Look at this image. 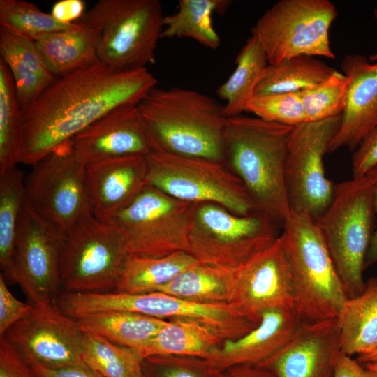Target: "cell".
Segmentation results:
<instances>
[{"instance_id": "cell-1", "label": "cell", "mask_w": 377, "mask_h": 377, "mask_svg": "<svg viewBox=\"0 0 377 377\" xmlns=\"http://www.w3.org/2000/svg\"><path fill=\"white\" fill-rule=\"evenodd\" d=\"M157 83L147 68L115 72L100 62L58 78L22 112L18 164L31 166L110 111L138 105Z\"/></svg>"}, {"instance_id": "cell-2", "label": "cell", "mask_w": 377, "mask_h": 377, "mask_svg": "<svg viewBox=\"0 0 377 377\" xmlns=\"http://www.w3.org/2000/svg\"><path fill=\"white\" fill-rule=\"evenodd\" d=\"M293 127L243 114L227 117L224 124L225 163L258 212L282 227L290 212L284 168Z\"/></svg>"}, {"instance_id": "cell-3", "label": "cell", "mask_w": 377, "mask_h": 377, "mask_svg": "<svg viewBox=\"0 0 377 377\" xmlns=\"http://www.w3.org/2000/svg\"><path fill=\"white\" fill-rule=\"evenodd\" d=\"M138 107L153 149L225 162L226 117L216 99L191 89L155 87Z\"/></svg>"}, {"instance_id": "cell-4", "label": "cell", "mask_w": 377, "mask_h": 377, "mask_svg": "<svg viewBox=\"0 0 377 377\" xmlns=\"http://www.w3.org/2000/svg\"><path fill=\"white\" fill-rule=\"evenodd\" d=\"M163 18L158 0H99L76 22L91 34L100 63L127 72L156 63Z\"/></svg>"}, {"instance_id": "cell-5", "label": "cell", "mask_w": 377, "mask_h": 377, "mask_svg": "<svg viewBox=\"0 0 377 377\" xmlns=\"http://www.w3.org/2000/svg\"><path fill=\"white\" fill-rule=\"evenodd\" d=\"M281 233L302 323L337 318L348 299L315 219L290 212Z\"/></svg>"}, {"instance_id": "cell-6", "label": "cell", "mask_w": 377, "mask_h": 377, "mask_svg": "<svg viewBox=\"0 0 377 377\" xmlns=\"http://www.w3.org/2000/svg\"><path fill=\"white\" fill-rule=\"evenodd\" d=\"M375 214L367 173L335 184L330 205L316 219L348 298L366 287L363 272Z\"/></svg>"}, {"instance_id": "cell-7", "label": "cell", "mask_w": 377, "mask_h": 377, "mask_svg": "<svg viewBox=\"0 0 377 377\" xmlns=\"http://www.w3.org/2000/svg\"><path fill=\"white\" fill-rule=\"evenodd\" d=\"M147 183L176 199L212 202L240 216L258 212L239 177L225 162L185 156L159 149L145 156Z\"/></svg>"}, {"instance_id": "cell-8", "label": "cell", "mask_w": 377, "mask_h": 377, "mask_svg": "<svg viewBox=\"0 0 377 377\" xmlns=\"http://www.w3.org/2000/svg\"><path fill=\"white\" fill-rule=\"evenodd\" d=\"M128 255L122 230L89 213L61 236V288L73 293L114 292Z\"/></svg>"}, {"instance_id": "cell-9", "label": "cell", "mask_w": 377, "mask_h": 377, "mask_svg": "<svg viewBox=\"0 0 377 377\" xmlns=\"http://www.w3.org/2000/svg\"><path fill=\"white\" fill-rule=\"evenodd\" d=\"M279 227L260 212L240 216L217 204L194 203L189 253L201 263L236 269L272 244Z\"/></svg>"}, {"instance_id": "cell-10", "label": "cell", "mask_w": 377, "mask_h": 377, "mask_svg": "<svg viewBox=\"0 0 377 377\" xmlns=\"http://www.w3.org/2000/svg\"><path fill=\"white\" fill-rule=\"evenodd\" d=\"M338 15L329 0H281L267 9L251 29L268 64L307 55L335 59L329 38Z\"/></svg>"}, {"instance_id": "cell-11", "label": "cell", "mask_w": 377, "mask_h": 377, "mask_svg": "<svg viewBox=\"0 0 377 377\" xmlns=\"http://www.w3.org/2000/svg\"><path fill=\"white\" fill-rule=\"evenodd\" d=\"M25 177L26 200L52 229L64 235L91 213L85 189L86 163L71 139L31 166Z\"/></svg>"}, {"instance_id": "cell-12", "label": "cell", "mask_w": 377, "mask_h": 377, "mask_svg": "<svg viewBox=\"0 0 377 377\" xmlns=\"http://www.w3.org/2000/svg\"><path fill=\"white\" fill-rule=\"evenodd\" d=\"M193 205L147 185L108 222L124 232L129 254L162 257L189 253Z\"/></svg>"}, {"instance_id": "cell-13", "label": "cell", "mask_w": 377, "mask_h": 377, "mask_svg": "<svg viewBox=\"0 0 377 377\" xmlns=\"http://www.w3.org/2000/svg\"><path fill=\"white\" fill-rule=\"evenodd\" d=\"M341 115L293 127L284 168L290 212L316 219L330 205L334 185L326 177L323 158L339 131Z\"/></svg>"}, {"instance_id": "cell-14", "label": "cell", "mask_w": 377, "mask_h": 377, "mask_svg": "<svg viewBox=\"0 0 377 377\" xmlns=\"http://www.w3.org/2000/svg\"><path fill=\"white\" fill-rule=\"evenodd\" d=\"M3 337L28 364L47 369L85 364L83 331L56 303H31L29 312Z\"/></svg>"}, {"instance_id": "cell-15", "label": "cell", "mask_w": 377, "mask_h": 377, "mask_svg": "<svg viewBox=\"0 0 377 377\" xmlns=\"http://www.w3.org/2000/svg\"><path fill=\"white\" fill-rule=\"evenodd\" d=\"M229 304L258 325L266 311H295L292 274L281 234L235 269Z\"/></svg>"}, {"instance_id": "cell-16", "label": "cell", "mask_w": 377, "mask_h": 377, "mask_svg": "<svg viewBox=\"0 0 377 377\" xmlns=\"http://www.w3.org/2000/svg\"><path fill=\"white\" fill-rule=\"evenodd\" d=\"M61 236L25 200L17 230L13 281L32 304L55 303L60 293Z\"/></svg>"}, {"instance_id": "cell-17", "label": "cell", "mask_w": 377, "mask_h": 377, "mask_svg": "<svg viewBox=\"0 0 377 377\" xmlns=\"http://www.w3.org/2000/svg\"><path fill=\"white\" fill-rule=\"evenodd\" d=\"M341 353L338 318L302 323L283 347L258 365L276 377H334Z\"/></svg>"}, {"instance_id": "cell-18", "label": "cell", "mask_w": 377, "mask_h": 377, "mask_svg": "<svg viewBox=\"0 0 377 377\" xmlns=\"http://www.w3.org/2000/svg\"><path fill=\"white\" fill-rule=\"evenodd\" d=\"M71 141L75 153L86 164L128 155L146 156L153 149L138 105L110 111Z\"/></svg>"}, {"instance_id": "cell-19", "label": "cell", "mask_w": 377, "mask_h": 377, "mask_svg": "<svg viewBox=\"0 0 377 377\" xmlns=\"http://www.w3.org/2000/svg\"><path fill=\"white\" fill-rule=\"evenodd\" d=\"M144 155L114 157L86 164L84 182L91 213L109 221L147 186Z\"/></svg>"}, {"instance_id": "cell-20", "label": "cell", "mask_w": 377, "mask_h": 377, "mask_svg": "<svg viewBox=\"0 0 377 377\" xmlns=\"http://www.w3.org/2000/svg\"><path fill=\"white\" fill-rule=\"evenodd\" d=\"M341 67L349 84L340 127L327 154L345 147L355 150L377 128V61L359 54H348Z\"/></svg>"}, {"instance_id": "cell-21", "label": "cell", "mask_w": 377, "mask_h": 377, "mask_svg": "<svg viewBox=\"0 0 377 377\" xmlns=\"http://www.w3.org/2000/svg\"><path fill=\"white\" fill-rule=\"evenodd\" d=\"M302 323L295 311L271 310L260 324L236 340H226L209 360L217 372L236 365H257L283 347Z\"/></svg>"}, {"instance_id": "cell-22", "label": "cell", "mask_w": 377, "mask_h": 377, "mask_svg": "<svg viewBox=\"0 0 377 377\" xmlns=\"http://www.w3.org/2000/svg\"><path fill=\"white\" fill-rule=\"evenodd\" d=\"M0 55L12 75L22 112L58 80L43 64L35 42L13 35L1 28Z\"/></svg>"}, {"instance_id": "cell-23", "label": "cell", "mask_w": 377, "mask_h": 377, "mask_svg": "<svg viewBox=\"0 0 377 377\" xmlns=\"http://www.w3.org/2000/svg\"><path fill=\"white\" fill-rule=\"evenodd\" d=\"M224 339L214 330L192 318H178L168 323L135 353L142 358L179 355L209 360Z\"/></svg>"}, {"instance_id": "cell-24", "label": "cell", "mask_w": 377, "mask_h": 377, "mask_svg": "<svg viewBox=\"0 0 377 377\" xmlns=\"http://www.w3.org/2000/svg\"><path fill=\"white\" fill-rule=\"evenodd\" d=\"M337 318L343 354L359 356L377 348V277L367 279L360 295L346 300Z\"/></svg>"}, {"instance_id": "cell-25", "label": "cell", "mask_w": 377, "mask_h": 377, "mask_svg": "<svg viewBox=\"0 0 377 377\" xmlns=\"http://www.w3.org/2000/svg\"><path fill=\"white\" fill-rule=\"evenodd\" d=\"M199 263L192 255L184 251L162 257L129 254L114 292L130 294L156 292L181 272Z\"/></svg>"}, {"instance_id": "cell-26", "label": "cell", "mask_w": 377, "mask_h": 377, "mask_svg": "<svg viewBox=\"0 0 377 377\" xmlns=\"http://www.w3.org/2000/svg\"><path fill=\"white\" fill-rule=\"evenodd\" d=\"M74 320L80 328L135 352L145 346L168 323L167 320L128 311L96 313Z\"/></svg>"}, {"instance_id": "cell-27", "label": "cell", "mask_w": 377, "mask_h": 377, "mask_svg": "<svg viewBox=\"0 0 377 377\" xmlns=\"http://www.w3.org/2000/svg\"><path fill=\"white\" fill-rule=\"evenodd\" d=\"M77 24L35 42L43 64L58 78L99 62L91 34Z\"/></svg>"}, {"instance_id": "cell-28", "label": "cell", "mask_w": 377, "mask_h": 377, "mask_svg": "<svg viewBox=\"0 0 377 377\" xmlns=\"http://www.w3.org/2000/svg\"><path fill=\"white\" fill-rule=\"evenodd\" d=\"M235 269L200 263L181 272L156 291L202 304H229Z\"/></svg>"}, {"instance_id": "cell-29", "label": "cell", "mask_w": 377, "mask_h": 377, "mask_svg": "<svg viewBox=\"0 0 377 377\" xmlns=\"http://www.w3.org/2000/svg\"><path fill=\"white\" fill-rule=\"evenodd\" d=\"M232 1L228 0H179L178 9L164 16L161 38H188L202 45L216 50L221 38L214 28V13L223 14Z\"/></svg>"}, {"instance_id": "cell-30", "label": "cell", "mask_w": 377, "mask_h": 377, "mask_svg": "<svg viewBox=\"0 0 377 377\" xmlns=\"http://www.w3.org/2000/svg\"><path fill=\"white\" fill-rule=\"evenodd\" d=\"M235 64L233 73L216 90L217 96L226 102L223 114L226 118L245 112L268 65L265 53L255 37L251 36L248 38L240 50Z\"/></svg>"}, {"instance_id": "cell-31", "label": "cell", "mask_w": 377, "mask_h": 377, "mask_svg": "<svg viewBox=\"0 0 377 377\" xmlns=\"http://www.w3.org/2000/svg\"><path fill=\"white\" fill-rule=\"evenodd\" d=\"M337 70L316 57L300 55L268 64L255 94L296 93L325 81Z\"/></svg>"}, {"instance_id": "cell-32", "label": "cell", "mask_w": 377, "mask_h": 377, "mask_svg": "<svg viewBox=\"0 0 377 377\" xmlns=\"http://www.w3.org/2000/svg\"><path fill=\"white\" fill-rule=\"evenodd\" d=\"M24 181L17 166L0 175L1 273L13 282L17 230L26 200Z\"/></svg>"}, {"instance_id": "cell-33", "label": "cell", "mask_w": 377, "mask_h": 377, "mask_svg": "<svg viewBox=\"0 0 377 377\" xmlns=\"http://www.w3.org/2000/svg\"><path fill=\"white\" fill-rule=\"evenodd\" d=\"M82 330L83 360L87 367L103 377H141L143 359L134 350Z\"/></svg>"}, {"instance_id": "cell-34", "label": "cell", "mask_w": 377, "mask_h": 377, "mask_svg": "<svg viewBox=\"0 0 377 377\" xmlns=\"http://www.w3.org/2000/svg\"><path fill=\"white\" fill-rule=\"evenodd\" d=\"M77 24H64L32 3L0 0V28L16 36L37 42L53 34L71 29Z\"/></svg>"}, {"instance_id": "cell-35", "label": "cell", "mask_w": 377, "mask_h": 377, "mask_svg": "<svg viewBox=\"0 0 377 377\" xmlns=\"http://www.w3.org/2000/svg\"><path fill=\"white\" fill-rule=\"evenodd\" d=\"M22 110L10 71L0 58V175L17 166Z\"/></svg>"}, {"instance_id": "cell-36", "label": "cell", "mask_w": 377, "mask_h": 377, "mask_svg": "<svg viewBox=\"0 0 377 377\" xmlns=\"http://www.w3.org/2000/svg\"><path fill=\"white\" fill-rule=\"evenodd\" d=\"M349 78L336 71L319 84L300 92L306 122L342 114L346 101Z\"/></svg>"}, {"instance_id": "cell-37", "label": "cell", "mask_w": 377, "mask_h": 377, "mask_svg": "<svg viewBox=\"0 0 377 377\" xmlns=\"http://www.w3.org/2000/svg\"><path fill=\"white\" fill-rule=\"evenodd\" d=\"M245 112L265 121L290 126L306 122L300 92L255 94Z\"/></svg>"}, {"instance_id": "cell-38", "label": "cell", "mask_w": 377, "mask_h": 377, "mask_svg": "<svg viewBox=\"0 0 377 377\" xmlns=\"http://www.w3.org/2000/svg\"><path fill=\"white\" fill-rule=\"evenodd\" d=\"M219 373L207 359L164 355L143 359L141 377H217Z\"/></svg>"}, {"instance_id": "cell-39", "label": "cell", "mask_w": 377, "mask_h": 377, "mask_svg": "<svg viewBox=\"0 0 377 377\" xmlns=\"http://www.w3.org/2000/svg\"><path fill=\"white\" fill-rule=\"evenodd\" d=\"M29 304L17 299L8 290L4 276L0 274V338L30 310Z\"/></svg>"}, {"instance_id": "cell-40", "label": "cell", "mask_w": 377, "mask_h": 377, "mask_svg": "<svg viewBox=\"0 0 377 377\" xmlns=\"http://www.w3.org/2000/svg\"><path fill=\"white\" fill-rule=\"evenodd\" d=\"M377 165V128L370 132L351 157L353 177L365 175Z\"/></svg>"}, {"instance_id": "cell-41", "label": "cell", "mask_w": 377, "mask_h": 377, "mask_svg": "<svg viewBox=\"0 0 377 377\" xmlns=\"http://www.w3.org/2000/svg\"><path fill=\"white\" fill-rule=\"evenodd\" d=\"M0 377H34L29 365L4 338H0Z\"/></svg>"}, {"instance_id": "cell-42", "label": "cell", "mask_w": 377, "mask_h": 377, "mask_svg": "<svg viewBox=\"0 0 377 377\" xmlns=\"http://www.w3.org/2000/svg\"><path fill=\"white\" fill-rule=\"evenodd\" d=\"M29 365L34 377H103L86 364L59 369H47L37 364Z\"/></svg>"}, {"instance_id": "cell-43", "label": "cell", "mask_w": 377, "mask_h": 377, "mask_svg": "<svg viewBox=\"0 0 377 377\" xmlns=\"http://www.w3.org/2000/svg\"><path fill=\"white\" fill-rule=\"evenodd\" d=\"M84 9L82 0H60L53 5L50 14L61 23L73 24L82 18Z\"/></svg>"}, {"instance_id": "cell-44", "label": "cell", "mask_w": 377, "mask_h": 377, "mask_svg": "<svg viewBox=\"0 0 377 377\" xmlns=\"http://www.w3.org/2000/svg\"><path fill=\"white\" fill-rule=\"evenodd\" d=\"M362 364L342 353L337 362L334 377H377V373Z\"/></svg>"}, {"instance_id": "cell-45", "label": "cell", "mask_w": 377, "mask_h": 377, "mask_svg": "<svg viewBox=\"0 0 377 377\" xmlns=\"http://www.w3.org/2000/svg\"><path fill=\"white\" fill-rule=\"evenodd\" d=\"M217 377H276L260 365L240 364L228 367L219 373Z\"/></svg>"}, {"instance_id": "cell-46", "label": "cell", "mask_w": 377, "mask_h": 377, "mask_svg": "<svg viewBox=\"0 0 377 377\" xmlns=\"http://www.w3.org/2000/svg\"><path fill=\"white\" fill-rule=\"evenodd\" d=\"M367 173L370 175L372 180L374 207L377 216V165ZM376 263H377V221L367 254L364 268L366 269Z\"/></svg>"}, {"instance_id": "cell-47", "label": "cell", "mask_w": 377, "mask_h": 377, "mask_svg": "<svg viewBox=\"0 0 377 377\" xmlns=\"http://www.w3.org/2000/svg\"><path fill=\"white\" fill-rule=\"evenodd\" d=\"M357 360L364 364L377 362V348L367 354L357 356Z\"/></svg>"}, {"instance_id": "cell-48", "label": "cell", "mask_w": 377, "mask_h": 377, "mask_svg": "<svg viewBox=\"0 0 377 377\" xmlns=\"http://www.w3.org/2000/svg\"><path fill=\"white\" fill-rule=\"evenodd\" d=\"M374 16L377 19V8L374 10ZM369 60L371 62L377 61V53L370 55Z\"/></svg>"}, {"instance_id": "cell-49", "label": "cell", "mask_w": 377, "mask_h": 377, "mask_svg": "<svg viewBox=\"0 0 377 377\" xmlns=\"http://www.w3.org/2000/svg\"><path fill=\"white\" fill-rule=\"evenodd\" d=\"M365 367H366L367 369H370V370H371V371H373L377 373V362L366 364H365Z\"/></svg>"}]
</instances>
